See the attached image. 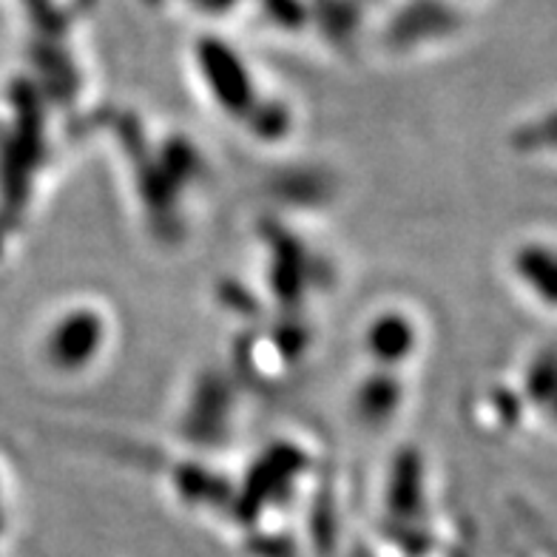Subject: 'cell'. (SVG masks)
<instances>
[{
  "mask_svg": "<svg viewBox=\"0 0 557 557\" xmlns=\"http://www.w3.org/2000/svg\"><path fill=\"white\" fill-rule=\"evenodd\" d=\"M506 273L523 299L543 313L557 315V234H535L512 245Z\"/></svg>",
  "mask_w": 557,
  "mask_h": 557,
  "instance_id": "1",
  "label": "cell"
}]
</instances>
